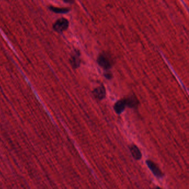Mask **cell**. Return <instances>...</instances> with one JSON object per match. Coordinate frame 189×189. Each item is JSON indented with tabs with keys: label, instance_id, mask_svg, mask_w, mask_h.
<instances>
[{
	"label": "cell",
	"instance_id": "obj_1",
	"mask_svg": "<svg viewBox=\"0 0 189 189\" xmlns=\"http://www.w3.org/2000/svg\"><path fill=\"white\" fill-rule=\"evenodd\" d=\"M98 63L101 67L104 69H109L112 67V62L109 56L105 53H102L98 57L97 60Z\"/></svg>",
	"mask_w": 189,
	"mask_h": 189
},
{
	"label": "cell",
	"instance_id": "obj_2",
	"mask_svg": "<svg viewBox=\"0 0 189 189\" xmlns=\"http://www.w3.org/2000/svg\"><path fill=\"white\" fill-rule=\"evenodd\" d=\"M69 22L64 18L58 19L53 24V29L57 32H62L68 28Z\"/></svg>",
	"mask_w": 189,
	"mask_h": 189
},
{
	"label": "cell",
	"instance_id": "obj_3",
	"mask_svg": "<svg viewBox=\"0 0 189 189\" xmlns=\"http://www.w3.org/2000/svg\"><path fill=\"white\" fill-rule=\"evenodd\" d=\"M146 164L148 166L149 168L150 169L151 171L155 176L159 177V178L163 177V174L162 172L160 170L159 167L154 162L151 161L150 160H147Z\"/></svg>",
	"mask_w": 189,
	"mask_h": 189
},
{
	"label": "cell",
	"instance_id": "obj_4",
	"mask_svg": "<svg viewBox=\"0 0 189 189\" xmlns=\"http://www.w3.org/2000/svg\"><path fill=\"white\" fill-rule=\"evenodd\" d=\"M93 94L96 99L101 101L106 97V88L103 85H102L95 88L94 91H93Z\"/></svg>",
	"mask_w": 189,
	"mask_h": 189
},
{
	"label": "cell",
	"instance_id": "obj_5",
	"mask_svg": "<svg viewBox=\"0 0 189 189\" xmlns=\"http://www.w3.org/2000/svg\"><path fill=\"white\" fill-rule=\"evenodd\" d=\"M126 106L129 108H136L138 106L139 102L136 96L135 95H130L126 99H124Z\"/></svg>",
	"mask_w": 189,
	"mask_h": 189
},
{
	"label": "cell",
	"instance_id": "obj_6",
	"mask_svg": "<svg viewBox=\"0 0 189 189\" xmlns=\"http://www.w3.org/2000/svg\"><path fill=\"white\" fill-rule=\"evenodd\" d=\"M126 106H126L125 100L121 99V100L118 101L115 104V105L114 106V109L115 110V112L117 113L118 114H120L124 112Z\"/></svg>",
	"mask_w": 189,
	"mask_h": 189
},
{
	"label": "cell",
	"instance_id": "obj_7",
	"mask_svg": "<svg viewBox=\"0 0 189 189\" xmlns=\"http://www.w3.org/2000/svg\"><path fill=\"white\" fill-rule=\"evenodd\" d=\"M130 152L133 158L135 160L141 159L142 157V154L139 148L136 145H132L130 148Z\"/></svg>",
	"mask_w": 189,
	"mask_h": 189
},
{
	"label": "cell",
	"instance_id": "obj_8",
	"mask_svg": "<svg viewBox=\"0 0 189 189\" xmlns=\"http://www.w3.org/2000/svg\"><path fill=\"white\" fill-rule=\"evenodd\" d=\"M80 53L78 51H75L74 54L71 57V63L74 68L79 67L80 64Z\"/></svg>",
	"mask_w": 189,
	"mask_h": 189
},
{
	"label": "cell",
	"instance_id": "obj_9",
	"mask_svg": "<svg viewBox=\"0 0 189 189\" xmlns=\"http://www.w3.org/2000/svg\"><path fill=\"white\" fill-rule=\"evenodd\" d=\"M50 11L57 13H65L69 11V9L65 8H58L53 6H50Z\"/></svg>",
	"mask_w": 189,
	"mask_h": 189
},
{
	"label": "cell",
	"instance_id": "obj_10",
	"mask_svg": "<svg viewBox=\"0 0 189 189\" xmlns=\"http://www.w3.org/2000/svg\"><path fill=\"white\" fill-rule=\"evenodd\" d=\"M105 77H106L107 79H111L112 77V74H110V73H106V74H105Z\"/></svg>",
	"mask_w": 189,
	"mask_h": 189
},
{
	"label": "cell",
	"instance_id": "obj_11",
	"mask_svg": "<svg viewBox=\"0 0 189 189\" xmlns=\"http://www.w3.org/2000/svg\"><path fill=\"white\" fill-rule=\"evenodd\" d=\"M66 3H73L74 2V0H63Z\"/></svg>",
	"mask_w": 189,
	"mask_h": 189
}]
</instances>
